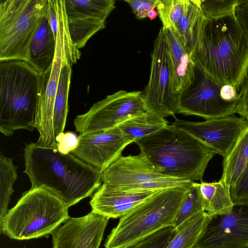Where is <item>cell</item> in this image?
Wrapping results in <instances>:
<instances>
[{
	"label": "cell",
	"mask_w": 248,
	"mask_h": 248,
	"mask_svg": "<svg viewBox=\"0 0 248 248\" xmlns=\"http://www.w3.org/2000/svg\"><path fill=\"white\" fill-rule=\"evenodd\" d=\"M25 169L32 188L49 191L69 208L91 196L102 184V171L71 153L43 147L36 142L24 148Z\"/></svg>",
	"instance_id": "cell-1"
},
{
	"label": "cell",
	"mask_w": 248,
	"mask_h": 248,
	"mask_svg": "<svg viewBox=\"0 0 248 248\" xmlns=\"http://www.w3.org/2000/svg\"><path fill=\"white\" fill-rule=\"evenodd\" d=\"M192 57L195 64L216 82L240 91L248 78V37L234 13L205 18L199 45Z\"/></svg>",
	"instance_id": "cell-2"
},
{
	"label": "cell",
	"mask_w": 248,
	"mask_h": 248,
	"mask_svg": "<svg viewBox=\"0 0 248 248\" xmlns=\"http://www.w3.org/2000/svg\"><path fill=\"white\" fill-rule=\"evenodd\" d=\"M135 142L161 173L192 182H202L207 165L216 154L205 144L173 124Z\"/></svg>",
	"instance_id": "cell-3"
},
{
	"label": "cell",
	"mask_w": 248,
	"mask_h": 248,
	"mask_svg": "<svg viewBox=\"0 0 248 248\" xmlns=\"http://www.w3.org/2000/svg\"><path fill=\"white\" fill-rule=\"evenodd\" d=\"M40 77L26 62H0V131L4 136L35 128Z\"/></svg>",
	"instance_id": "cell-4"
},
{
	"label": "cell",
	"mask_w": 248,
	"mask_h": 248,
	"mask_svg": "<svg viewBox=\"0 0 248 248\" xmlns=\"http://www.w3.org/2000/svg\"><path fill=\"white\" fill-rule=\"evenodd\" d=\"M68 209L61 200L46 189L31 187L8 210L0 225V232L17 240L46 236L70 217Z\"/></svg>",
	"instance_id": "cell-5"
},
{
	"label": "cell",
	"mask_w": 248,
	"mask_h": 248,
	"mask_svg": "<svg viewBox=\"0 0 248 248\" xmlns=\"http://www.w3.org/2000/svg\"><path fill=\"white\" fill-rule=\"evenodd\" d=\"M189 187L160 190L138 205L120 218L108 235L105 248H124L164 228L173 227Z\"/></svg>",
	"instance_id": "cell-6"
},
{
	"label": "cell",
	"mask_w": 248,
	"mask_h": 248,
	"mask_svg": "<svg viewBox=\"0 0 248 248\" xmlns=\"http://www.w3.org/2000/svg\"><path fill=\"white\" fill-rule=\"evenodd\" d=\"M58 19L56 48L52 63L40 74L35 129L39 133L38 145L57 149L53 127V110L55 96L62 67L69 60L79 59L81 52L73 43L68 30L64 0H55Z\"/></svg>",
	"instance_id": "cell-7"
},
{
	"label": "cell",
	"mask_w": 248,
	"mask_h": 248,
	"mask_svg": "<svg viewBox=\"0 0 248 248\" xmlns=\"http://www.w3.org/2000/svg\"><path fill=\"white\" fill-rule=\"evenodd\" d=\"M48 0H0V62H28L31 42Z\"/></svg>",
	"instance_id": "cell-8"
},
{
	"label": "cell",
	"mask_w": 248,
	"mask_h": 248,
	"mask_svg": "<svg viewBox=\"0 0 248 248\" xmlns=\"http://www.w3.org/2000/svg\"><path fill=\"white\" fill-rule=\"evenodd\" d=\"M102 183L128 191H158L175 187H190L193 182L161 173L140 152L121 156L102 172Z\"/></svg>",
	"instance_id": "cell-9"
},
{
	"label": "cell",
	"mask_w": 248,
	"mask_h": 248,
	"mask_svg": "<svg viewBox=\"0 0 248 248\" xmlns=\"http://www.w3.org/2000/svg\"><path fill=\"white\" fill-rule=\"evenodd\" d=\"M149 82L142 92L147 111L164 118L178 113L180 93L174 78L163 28L154 42Z\"/></svg>",
	"instance_id": "cell-10"
},
{
	"label": "cell",
	"mask_w": 248,
	"mask_h": 248,
	"mask_svg": "<svg viewBox=\"0 0 248 248\" xmlns=\"http://www.w3.org/2000/svg\"><path fill=\"white\" fill-rule=\"evenodd\" d=\"M147 111L142 92L121 90L94 103L84 114L77 116L74 124L83 134L118 127Z\"/></svg>",
	"instance_id": "cell-11"
},
{
	"label": "cell",
	"mask_w": 248,
	"mask_h": 248,
	"mask_svg": "<svg viewBox=\"0 0 248 248\" xmlns=\"http://www.w3.org/2000/svg\"><path fill=\"white\" fill-rule=\"evenodd\" d=\"M222 86L195 64L192 82L180 92L178 113L197 116L205 120L233 115L238 100H223L220 95Z\"/></svg>",
	"instance_id": "cell-12"
},
{
	"label": "cell",
	"mask_w": 248,
	"mask_h": 248,
	"mask_svg": "<svg viewBox=\"0 0 248 248\" xmlns=\"http://www.w3.org/2000/svg\"><path fill=\"white\" fill-rule=\"evenodd\" d=\"M195 248H248V201L212 216Z\"/></svg>",
	"instance_id": "cell-13"
},
{
	"label": "cell",
	"mask_w": 248,
	"mask_h": 248,
	"mask_svg": "<svg viewBox=\"0 0 248 248\" xmlns=\"http://www.w3.org/2000/svg\"><path fill=\"white\" fill-rule=\"evenodd\" d=\"M172 124L188 133L224 158L248 126V122L241 117L232 115L201 122L175 118Z\"/></svg>",
	"instance_id": "cell-14"
},
{
	"label": "cell",
	"mask_w": 248,
	"mask_h": 248,
	"mask_svg": "<svg viewBox=\"0 0 248 248\" xmlns=\"http://www.w3.org/2000/svg\"><path fill=\"white\" fill-rule=\"evenodd\" d=\"M68 30L73 43L83 47L115 7L114 0H64Z\"/></svg>",
	"instance_id": "cell-15"
},
{
	"label": "cell",
	"mask_w": 248,
	"mask_h": 248,
	"mask_svg": "<svg viewBox=\"0 0 248 248\" xmlns=\"http://www.w3.org/2000/svg\"><path fill=\"white\" fill-rule=\"evenodd\" d=\"M134 142L119 128L79 134L77 148L70 153L101 171L119 157L129 144Z\"/></svg>",
	"instance_id": "cell-16"
},
{
	"label": "cell",
	"mask_w": 248,
	"mask_h": 248,
	"mask_svg": "<svg viewBox=\"0 0 248 248\" xmlns=\"http://www.w3.org/2000/svg\"><path fill=\"white\" fill-rule=\"evenodd\" d=\"M108 219L92 211L70 217L51 234L52 248H99Z\"/></svg>",
	"instance_id": "cell-17"
},
{
	"label": "cell",
	"mask_w": 248,
	"mask_h": 248,
	"mask_svg": "<svg viewBox=\"0 0 248 248\" xmlns=\"http://www.w3.org/2000/svg\"><path fill=\"white\" fill-rule=\"evenodd\" d=\"M159 191L123 190L102 183L90 204L95 213L108 219L121 218Z\"/></svg>",
	"instance_id": "cell-18"
},
{
	"label": "cell",
	"mask_w": 248,
	"mask_h": 248,
	"mask_svg": "<svg viewBox=\"0 0 248 248\" xmlns=\"http://www.w3.org/2000/svg\"><path fill=\"white\" fill-rule=\"evenodd\" d=\"M163 28V27H162ZM175 80L176 91L188 86L194 79L195 63L192 54L172 27L163 28Z\"/></svg>",
	"instance_id": "cell-19"
},
{
	"label": "cell",
	"mask_w": 248,
	"mask_h": 248,
	"mask_svg": "<svg viewBox=\"0 0 248 248\" xmlns=\"http://www.w3.org/2000/svg\"><path fill=\"white\" fill-rule=\"evenodd\" d=\"M56 48V38L46 16L43 17L31 42L28 63L40 74L53 62Z\"/></svg>",
	"instance_id": "cell-20"
},
{
	"label": "cell",
	"mask_w": 248,
	"mask_h": 248,
	"mask_svg": "<svg viewBox=\"0 0 248 248\" xmlns=\"http://www.w3.org/2000/svg\"><path fill=\"white\" fill-rule=\"evenodd\" d=\"M204 211L212 217L230 212L233 206L230 187L223 181L198 183Z\"/></svg>",
	"instance_id": "cell-21"
},
{
	"label": "cell",
	"mask_w": 248,
	"mask_h": 248,
	"mask_svg": "<svg viewBox=\"0 0 248 248\" xmlns=\"http://www.w3.org/2000/svg\"><path fill=\"white\" fill-rule=\"evenodd\" d=\"M205 18L198 0H186L184 14L174 29L191 54L199 45Z\"/></svg>",
	"instance_id": "cell-22"
},
{
	"label": "cell",
	"mask_w": 248,
	"mask_h": 248,
	"mask_svg": "<svg viewBox=\"0 0 248 248\" xmlns=\"http://www.w3.org/2000/svg\"><path fill=\"white\" fill-rule=\"evenodd\" d=\"M78 60V58H73L68 60L61 70L53 110V127L56 139L63 132L65 126L68 111V95L72 66Z\"/></svg>",
	"instance_id": "cell-23"
},
{
	"label": "cell",
	"mask_w": 248,
	"mask_h": 248,
	"mask_svg": "<svg viewBox=\"0 0 248 248\" xmlns=\"http://www.w3.org/2000/svg\"><path fill=\"white\" fill-rule=\"evenodd\" d=\"M248 161V126L240 136L228 155L223 158L220 178L230 188L242 173Z\"/></svg>",
	"instance_id": "cell-24"
},
{
	"label": "cell",
	"mask_w": 248,
	"mask_h": 248,
	"mask_svg": "<svg viewBox=\"0 0 248 248\" xmlns=\"http://www.w3.org/2000/svg\"><path fill=\"white\" fill-rule=\"evenodd\" d=\"M168 125L165 118L148 111L131 118L118 127L135 142L142 138L155 133Z\"/></svg>",
	"instance_id": "cell-25"
},
{
	"label": "cell",
	"mask_w": 248,
	"mask_h": 248,
	"mask_svg": "<svg viewBox=\"0 0 248 248\" xmlns=\"http://www.w3.org/2000/svg\"><path fill=\"white\" fill-rule=\"evenodd\" d=\"M211 217L203 212L188 220L176 232L166 248H195Z\"/></svg>",
	"instance_id": "cell-26"
},
{
	"label": "cell",
	"mask_w": 248,
	"mask_h": 248,
	"mask_svg": "<svg viewBox=\"0 0 248 248\" xmlns=\"http://www.w3.org/2000/svg\"><path fill=\"white\" fill-rule=\"evenodd\" d=\"M17 169L12 158L0 156V225L8 211V205L14 192L13 185L18 176Z\"/></svg>",
	"instance_id": "cell-27"
},
{
	"label": "cell",
	"mask_w": 248,
	"mask_h": 248,
	"mask_svg": "<svg viewBox=\"0 0 248 248\" xmlns=\"http://www.w3.org/2000/svg\"><path fill=\"white\" fill-rule=\"evenodd\" d=\"M203 212H205L198 183L193 182L186 191L177 213L173 226L176 232L188 220Z\"/></svg>",
	"instance_id": "cell-28"
},
{
	"label": "cell",
	"mask_w": 248,
	"mask_h": 248,
	"mask_svg": "<svg viewBox=\"0 0 248 248\" xmlns=\"http://www.w3.org/2000/svg\"><path fill=\"white\" fill-rule=\"evenodd\" d=\"M186 0H157L156 8L163 28L175 29L182 18Z\"/></svg>",
	"instance_id": "cell-29"
},
{
	"label": "cell",
	"mask_w": 248,
	"mask_h": 248,
	"mask_svg": "<svg viewBox=\"0 0 248 248\" xmlns=\"http://www.w3.org/2000/svg\"><path fill=\"white\" fill-rule=\"evenodd\" d=\"M238 0H198L205 18L210 19L234 13Z\"/></svg>",
	"instance_id": "cell-30"
},
{
	"label": "cell",
	"mask_w": 248,
	"mask_h": 248,
	"mask_svg": "<svg viewBox=\"0 0 248 248\" xmlns=\"http://www.w3.org/2000/svg\"><path fill=\"white\" fill-rule=\"evenodd\" d=\"M176 232L173 226L164 228L124 248H166Z\"/></svg>",
	"instance_id": "cell-31"
},
{
	"label": "cell",
	"mask_w": 248,
	"mask_h": 248,
	"mask_svg": "<svg viewBox=\"0 0 248 248\" xmlns=\"http://www.w3.org/2000/svg\"><path fill=\"white\" fill-rule=\"evenodd\" d=\"M230 192L233 204L248 201V161Z\"/></svg>",
	"instance_id": "cell-32"
},
{
	"label": "cell",
	"mask_w": 248,
	"mask_h": 248,
	"mask_svg": "<svg viewBox=\"0 0 248 248\" xmlns=\"http://www.w3.org/2000/svg\"><path fill=\"white\" fill-rule=\"evenodd\" d=\"M58 151L64 155L70 153L78 146V136L75 132L62 133L56 137Z\"/></svg>",
	"instance_id": "cell-33"
},
{
	"label": "cell",
	"mask_w": 248,
	"mask_h": 248,
	"mask_svg": "<svg viewBox=\"0 0 248 248\" xmlns=\"http://www.w3.org/2000/svg\"><path fill=\"white\" fill-rule=\"evenodd\" d=\"M235 113L248 122V77L242 85L238 93Z\"/></svg>",
	"instance_id": "cell-34"
},
{
	"label": "cell",
	"mask_w": 248,
	"mask_h": 248,
	"mask_svg": "<svg viewBox=\"0 0 248 248\" xmlns=\"http://www.w3.org/2000/svg\"><path fill=\"white\" fill-rule=\"evenodd\" d=\"M234 13L238 24L248 37V0H238Z\"/></svg>",
	"instance_id": "cell-35"
},
{
	"label": "cell",
	"mask_w": 248,
	"mask_h": 248,
	"mask_svg": "<svg viewBox=\"0 0 248 248\" xmlns=\"http://www.w3.org/2000/svg\"><path fill=\"white\" fill-rule=\"evenodd\" d=\"M46 16L54 36L57 38L58 19L55 0H48V7Z\"/></svg>",
	"instance_id": "cell-36"
},
{
	"label": "cell",
	"mask_w": 248,
	"mask_h": 248,
	"mask_svg": "<svg viewBox=\"0 0 248 248\" xmlns=\"http://www.w3.org/2000/svg\"><path fill=\"white\" fill-rule=\"evenodd\" d=\"M157 0H143L142 4L135 14L138 19H143L147 17L149 13L156 8Z\"/></svg>",
	"instance_id": "cell-37"
},
{
	"label": "cell",
	"mask_w": 248,
	"mask_h": 248,
	"mask_svg": "<svg viewBox=\"0 0 248 248\" xmlns=\"http://www.w3.org/2000/svg\"><path fill=\"white\" fill-rule=\"evenodd\" d=\"M235 87L230 85H222L220 92L221 98L225 101L232 102L238 100V93Z\"/></svg>",
	"instance_id": "cell-38"
},
{
	"label": "cell",
	"mask_w": 248,
	"mask_h": 248,
	"mask_svg": "<svg viewBox=\"0 0 248 248\" xmlns=\"http://www.w3.org/2000/svg\"><path fill=\"white\" fill-rule=\"evenodd\" d=\"M130 6L132 12L135 14L142 4L143 0H125Z\"/></svg>",
	"instance_id": "cell-39"
},
{
	"label": "cell",
	"mask_w": 248,
	"mask_h": 248,
	"mask_svg": "<svg viewBox=\"0 0 248 248\" xmlns=\"http://www.w3.org/2000/svg\"><path fill=\"white\" fill-rule=\"evenodd\" d=\"M158 16H159L158 11L153 9L149 13L147 17H149L150 20H152L155 19Z\"/></svg>",
	"instance_id": "cell-40"
}]
</instances>
